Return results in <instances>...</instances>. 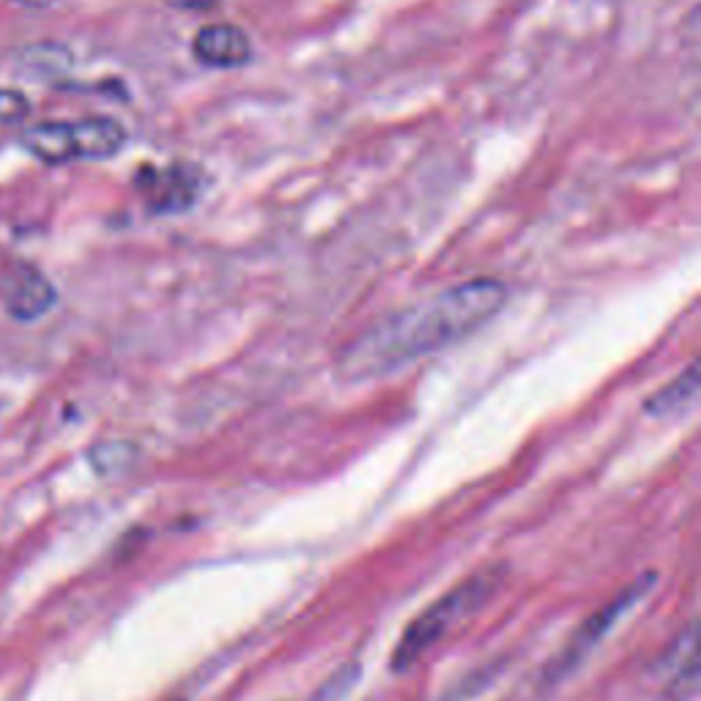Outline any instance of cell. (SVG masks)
<instances>
[{
    "label": "cell",
    "mask_w": 701,
    "mask_h": 701,
    "mask_svg": "<svg viewBox=\"0 0 701 701\" xmlns=\"http://www.w3.org/2000/svg\"><path fill=\"white\" fill-rule=\"evenodd\" d=\"M192 55L212 69H236L252 58V42L239 25L214 22L203 25L192 38Z\"/></svg>",
    "instance_id": "obj_5"
},
{
    "label": "cell",
    "mask_w": 701,
    "mask_h": 701,
    "mask_svg": "<svg viewBox=\"0 0 701 701\" xmlns=\"http://www.w3.org/2000/svg\"><path fill=\"white\" fill-rule=\"evenodd\" d=\"M22 146L36 159L47 165H64L75 159V140H71V124L49 121L36 124L22 135Z\"/></svg>",
    "instance_id": "obj_8"
},
{
    "label": "cell",
    "mask_w": 701,
    "mask_h": 701,
    "mask_svg": "<svg viewBox=\"0 0 701 701\" xmlns=\"http://www.w3.org/2000/svg\"><path fill=\"white\" fill-rule=\"evenodd\" d=\"M176 11H212L219 0H165Z\"/></svg>",
    "instance_id": "obj_12"
},
{
    "label": "cell",
    "mask_w": 701,
    "mask_h": 701,
    "mask_svg": "<svg viewBox=\"0 0 701 701\" xmlns=\"http://www.w3.org/2000/svg\"><path fill=\"white\" fill-rule=\"evenodd\" d=\"M75 159H110L124 148L126 129L113 118H86L71 124Z\"/></svg>",
    "instance_id": "obj_7"
},
{
    "label": "cell",
    "mask_w": 701,
    "mask_h": 701,
    "mask_svg": "<svg viewBox=\"0 0 701 701\" xmlns=\"http://www.w3.org/2000/svg\"><path fill=\"white\" fill-rule=\"evenodd\" d=\"M25 3H33V5H44V3H49V0H25Z\"/></svg>",
    "instance_id": "obj_13"
},
{
    "label": "cell",
    "mask_w": 701,
    "mask_h": 701,
    "mask_svg": "<svg viewBox=\"0 0 701 701\" xmlns=\"http://www.w3.org/2000/svg\"><path fill=\"white\" fill-rule=\"evenodd\" d=\"M499 587V573L483 570L477 576L466 578L463 584L452 587L444 598L436 600L433 606L422 611L411 625L403 631L400 642L392 649V671H408L425 658L433 644H439L446 633L463 620L483 609L490 595Z\"/></svg>",
    "instance_id": "obj_2"
},
{
    "label": "cell",
    "mask_w": 701,
    "mask_h": 701,
    "mask_svg": "<svg viewBox=\"0 0 701 701\" xmlns=\"http://www.w3.org/2000/svg\"><path fill=\"white\" fill-rule=\"evenodd\" d=\"M653 584H655V576L653 573H647V576H642L638 581H633L627 589H622V592L617 595V598L611 600L606 609H600L598 614L589 617V620L584 622V625L578 627L576 633H573V638L567 642V647L562 649V655L556 658L554 677L567 675V671L576 669V666L581 664V660L587 658V655L592 653V649L598 647L600 642H603L606 633H609L611 627H614L617 622L625 617V611H631V606H636L638 600H642L644 595L653 589Z\"/></svg>",
    "instance_id": "obj_3"
},
{
    "label": "cell",
    "mask_w": 701,
    "mask_h": 701,
    "mask_svg": "<svg viewBox=\"0 0 701 701\" xmlns=\"http://www.w3.org/2000/svg\"><path fill=\"white\" fill-rule=\"evenodd\" d=\"M507 289L494 278H477L381 318L346 346L338 373L346 381L389 375L417 359L444 351L483 329L505 307Z\"/></svg>",
    "instance_id": "obj_1"
},
{
    "label": "cell",
    "mask_w": 701,
    "mask_h": 701,
    "mask_svg": "<svg viewBox=\"0 0 701 701\" xmlns=\"http://www.w3.org/2000/svg\"><path fill=\"white\" fill-rule=\"evenodd\" d=\"M27 113H31V102L25 93L0 88V124H16V121L27 118Z\"/></svg>",
    "instance_id": "obj_11"
},
{
    "label": "cell",
    "mask_w": 701,
    "mask_h": 701,
    "mask_svg": "<svg viewBox=\"0 0 701 701\" xmlns=\"http://www.w3.org/2000/svg\"><path fill=\"white\" fill-rule=\"evenodd\" d=\"M55 302H58L55 285L36 269L22 267L5 289V310L16 321H36L53 310Z\"/></svg>",
    "instance_id": "obj_6"
},
{
    "label": "cell",
    "mask_w": 701,
    "mask_h": 701,
    "mask_svg": "<svg viewBox=\"0 0 701 701\" xmlns=\"http://www.w3.org/2000/svg\"><path fill=\"white\" fill-rule=\"evenodd\" d=\"M148 206L157 214L186 212L195 206V201L203 192V173L201 168L190 162H173L170 168H146L137 179Z\"/></svg>",
    "instance_id": "obj_4"
},
{
    "label": "cell",
    "mask_w": 701,
    "mask_h": 701,
    "mask_svg": "<svg viewBox=\"0 0 701 701\" xmlns=\"http://www.w3.org/2000/svg\"><path fill=\"white\" fill-rule=\"evenodd\" d=\"M697 389H699V375H697V364L686 370V375H680L677 381H671L666 389L655 392L647 400V414L653 417H675V414L686 411L693 400H697Z\"/></svg>",
    "instance_id": "obj_9"
},
{
    "label": "cell",
    "mask_w": 701,
    "mask_h": 701,
    "mask_svg": "<svg viewBox=\"0 0 701 701\" xmlns=\"http://www.w3.org/2000/svg\"><path fill=\"white\" fill-rule=\"evenodd\" d=\"M69 49H64L60 44H36V47H27L22 55V64L31 71H44V75H58L69 66Z\"/></svg>",
    "instance_id": "obj_10"
}]
</instances>
